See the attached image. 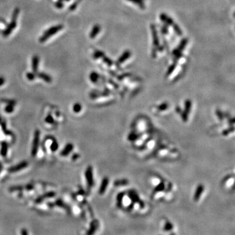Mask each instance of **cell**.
Wrapping results in <instances>:
<instances>
[{"mask_svg": "<svg viewBox=\"0 0 235 235\" xmlns=\"http://www.w3.org/2000/svg\"><path fill=\"white\" fill-rule=\"evenodd\" d=\"M19 13H20V10L18 8L14 9L13 14H12V18H11V22H10V24H8L7 27L6 29L3 32V35L4 37H8L10 34L13 32L14 29L17 27V20L18 17Z\"/></svg>", "mask_w": 235, "mask_h": 235, "instance_id": "6da1fadb", "label": "cell"}, {"mask_svg": "<svg viewBox=\"0 0 235 235\" xmlns=\"http://www.w3.org/2000/svg\"><path fill=\"white\" fill-rule=\"evenodd\" d=\"M63 28V26L62 24L56 25L53 26V27L50 28L46 30L43 34V35L39 38V42L41 43H44L45 41H47L51 36L55 35L56 33L59 32L60 30H62Z\"/></svg>", "mask_w": 235, "mask_h": 235, "instance_id": "7a4b0ae2", "label": "cell"}, {"mask_svg": "<svg viewBox=\"0 0 235 235\" xmlns=\"http://www.w3.org/2000/svg\"><path fill=\"white\" fill-rule=\"evenodd\" d=\"M39 140H40V131L37 130L35 131V133H34V137L32 143L31 154L33 156H35L37 154V151L38 149H39Z\"/></svg>", "mask_w": 235, "mask_h": 235, "instance_id": "3957f363", "label": "cell"}, {"mask_svg": "<svg viewBox=\"0 0 235 235\" xmlns=\"http://www.w3.org/2000/svg\"><path fill=\"white\" fill-rule=\"evenodd\" d=\"M85 176L87 185L89 188H92L93 185V169L91 166H88L86 170Z\"/></svg>", "mask_w": 235, "mask_h": 235, "instance_id": "277c9868", "label": "cell"}, {"mask_svg": "<svg viewBox=\"0 0 235 235\" xmlns=\"http://www.w3.org/2000/svg\"><path fill=\"white\" fill-rule=\"evenodd\" d=\"M28 166V161H22L20 163H19L17 165H14L12 167H11L9 169V171L11 173H14L18 171H20L21 170H23L24 169L26 168Z\"/></svg>", "mask_w": 235, "mask_h": 235, "instance_id": "5b68a950", "label": "cell"}, {"mask_svg": "<svg viewBox=\"0 0 235 235\" xmlns=\"http://www.w3.org/2000/svg\"><path fill=\"white\" fill-rule=\"evenodd\" d=\"M204 191V188L203 185H198V187L197 188L195 195H194L195 201H196V202L199 201L200 199H201V197L203 195Z\"/></svg>", "mask_w": 235, "mask_h": 235, "instance_id": "8992f818", "label": "cell"}, {"mask_svg": "<svg viewBox=\"0 0 235 235\" xmlns=\"http://www.w3.org/2000/svg\"><path fill=\"white\" fill-rule=\"evenodd\" d=\"M73 149H74V146L73 144L68 143L66 145V146L64 147V148L61 151L60 155L63 157H66L72 151H73Z\"/></svg>", "mask_w": 235, "mask_h": 235, "instance_id": "52a82bcc", "label": "cell"}, {"mask_svg": "<svg viewBox=\"0 0 235 235\" xmlns=\"http://www.w3.org/2000/svg\"><path fill=\"white\" fill-rule=\"evenodd\" d=\"M135 130L137 131H146V122L144 120H139L136 123H135Z\"/></svg>", "mask_w": 235, "mask_h": 235, "instance_id": "ba28073f", "label": "cell"}, {"mask_svg": "<svg viewBox=\"0 0 235 235\" xmlns=\"http://www.w3.org/2000/svg\"><path fill=\"white\" fill-rule=\"evenodd\" d=\"M98 226H99V222L96 220H94L92 223H91L90 229L88 230V232L86 233V235H93L95 233H96Z\"/></svg>", "mask_w": 235, "mask_h": 235, "instance_id": "9c48e42d", "label": "cell"}, {"mask_svg": "<svg viewBox=\"0 0 235 235\" xmlns=\"http://www.w3.org/2000/svg\"><path fill=\"white\" fill-rule=\"evenodd\" d=\"M39 58L38 56H34L32 58V70L34 73H37L39 67Z\"/></svg>", "mask_w": 235, "mask_h": 235, "instance_id": "30bf717a", "label": "cell"}, {"mask_svg": "<svg viewBox=\"0 0 235 235\" xmlns=\"http://www.w3.org/2000/svg\"><path fill=\"white\" fill-rule=\"evenodd\" d=\"M108 185V179L107 178H105V179L103 180V181H102L101 184L100 189L99 190V194L101 195L104 194V193L106 191V190H107Z\"/></svg>", "mask_w": 235, "mask_h": 235, "instance_id": "8fae6325", "label": "cell"}, {"mask_svg": "<svg viewBox=\"0 0 235 235\" xmlns=\"http://www.w3.org/2000/svg\"><path fill=\"white\" fill-rule=\"evenodd\" d=\"M234 176L227 177V179H225V180L224 181V183H223L224 184L225 188L227 189H230L231 188H233L234 185Z\"/></svg>", "mask_w": 235, "mask_h": 235, "instance_id": "7c38bea8", "label": "cell"}, {"mask_svg": "<svg viewBox=\"0 0 235 235\" xmlns=\"http://www.w3.org/2000/svg\"><path fill=\"white\" fill-rule=\"evenodd\" d=\"M37 76H38V77L40 78L41 79H42V80H43L46 82L50 83L52 82V78L50 77V76L46 74V73H40L37 74Z\"/></svg>", "mask_w": 235, "mask_h": 235, "instance_id": "4fadbf2b", "label": "cell"}, {"mask_svg": "<svg viewBox=\"0 0 235 235\" xmlns=\"http://www.w3.org/2000/svg\"><path fill=\"white\" fill-rule=\"evenodd\" d=\"M169 151L170 150L168 149V148L161 147L160 148L157 150V155L160 157L166 156V155H168Z\"/></svg>", "mask_w": 235, "mask_h": 235, "instance_id": "5bb4252c", "label": "cell"}, {"mask_svg": "<svg viewBox=\"0 0 235 235\" xmlns=\"http://www.w3.org/2000/svg\"><path fill=\"white\" fill-rule=\"evenodd\" d=\"M7 151H8V145H7V142H3L2 143V147H1V150H0V153H1V155L3 157H5L6 155L7 154Z\"/></svg>", "mask_w": 235, "mask_h": 235, "instance_id": "9a60e30c", "label": "cell"}, {"mask_svg": "<svg viewBox=\"0 0 235 235\" xmlns=\"http://www.w3.org/2000/svg\"><path fill=\"white\" fill-rule=\"evenodd\" d=\"M156 108H157L156 111H157L159 112L164 113L167 112L168 110H169V105L167 103H163L158 106L157 107H156Z\"/></svg>", "mask_w": 235, "mask_h": 235, "instance_id": "2e32d148", "label": "cell"}, {"mask_svg": "<svg viewBox=\"0 0 235 235\" xmlns=\"http://www.w3.org/2000/svg\"><path fill=\"white\" fill-rule=\"evenodd\" d=\"M150 182L151 185H153L154 187L157 186L158 184H160L161 182V180L160 179H159L157 176H154L151 179Z\"/></svg>", "mask_w": 235, "mask_h": 235, "instance_id": "e0dca14e", "label": "cell"}, {"mask_svg": "<svg viewBox=\"0 0 235 235\" xmlns=\"http://www.w3.org/2000/svg\"><path fill=\"white\" fill-rule=\"evenodd\" d=\"M99 29H100V28L99 27V26H95V27L93 28L92 32H91V33H90V37L94 38L95 37H96V35L98 33V32H99Z\"/></svg>", "mask_w": 235, "mask_h": 235, "instance_id": "ac0fdd59", "label": "cell"}, {"mask_svg": "<svg viewBox=\"0 0 235 235\" xmlns=\"http://www.w3.org/2000/svg\"><path fill=\"white\" fill-rule=\"evenodd\" d=\"M73 111L75 113H79L82 111V105L78 103H75L73 107Z\"/></svg>", "mask_w": 235, "mask_h": 235, "instance_id": "d6986e66", "label": "cell"}, {"mask_svg": "<svg viewBox=\"0 0 235 235\" xmlns=\"http://www.w3.org/2000/svg\"><path fill=\"white\" fill-rule=\"evenodd\" d=\"M14 111V105L11 103L8 104V105L5 108V112L7 113H12Z\"/></svg>", "mask_w": 235, "mask_h": 235, "instance_id": "ffe728a7", "label": "cell"}, {"mask_svg": "<svg viewBox=\"0 0 235 235\" xmlns=\"http://www.w3.org/2000/svg\"><path fill=\"white\" fill-rule=\"evenodd\" d=\"M58 142H57L56 141H54L52 142V145H50V150L52 151H56L58 149Z\"/></svg>", "mask_w": 235, "mask_h": 235, "instance_id": "44dd1931", "label": "cell"}, {"mask_svg": "<svg viewBox=\"0 0 235 235\" xmlns=\"http://www.w3.org/2000/svg\"><path fill=\"white\" fill-rule=\"evenodd\" d=\"M90 80L92 81V82H96L99 76H98V75L96 73H92V74L90 75Z\"/></svg>", "mask_w": 235, "mask_h": 235, "instance_id": "7402d4cb", "label": "cell"}, {"mask_svg": "<svg viewBox=\"0 0 235 235\" xmlns=\"http://www.w3.org/2000/svg\"><path fill=\"white\" fill-rule=\"evenodd\" d=\"M26 77H27L29 81H33L34 79H35V75L34 73H30V72H29V73L26 74Z\"/></svg>", "mask_w": 235, "mask_h": 235, "instance_id": "603a6c76", "label": "cell"}, {"mask_svg": "<svg viewBox=\"0 0 235 235\" xmlns=\"http://www.w3.org/2000/svg\"><path fill=\"white\" fill-rule=\"evenodd\" d=\"M45 122H46L48 124H52L53 122H54V119H53V118H52V116L48 115L46 117V118H45Z\"/></svg>", "mask_w": 235, "mask_h": 235, "instance_id": "cb8c5ba5", "label": "cell"}, {"mask_svg": "<svg viewBox=\"0 0 235 235\" xmlns=\"http://www.w3.org/2000/svg\"><path fill=\"white\" fill-rule=\"evenodd\" d=\"M63 3L61 1H58L55 3V7L58 9H62L63 7Z\"/></svg>", "mask_w": 235, "mask_h": 235, "instance_id": "d4e9b609", "label": "cell"}, {"mask_svg": "<svg viewBox=\"0 0 235 235\" xmlns=\"http://www.w3.org/2000/svg\"><path fill=\"white\" fill-rule=\"evenodd\" d=\"M79 3V1H78V0H77V1H76L74 3H73V4H72L71 6H70V7H69V9H70V11H74L76 8H77V5H78V3Z\"/></svg>", "mask_w": 235, "mask_h": 235, "instance_id": "484cf974", "label": "cell"}, {"mask_svg": "<svg viewBox=\"0 0 235 235\" xmlns=\"http://www.w3.org/2000/svg\"><path fill=\"white\" fill-rule=\"evenodd\" d=\"M5 82V79L4 78V77H0V86H2L4 84Z\"/></svg>", "mask_w": 235, "mask_h": 235, "instance_id": "4316f807", "label": "cell"}, {"mask_svg": "<svg viewBox=\"0 0 235 235\" xmlns=\"http://www.w3.org/2000/svg\"><path fill=\"white\" fill-rule=\"evenodd\" d=\"M21 234L22 235H28V233L27 229H22L21 230Z\"/></svg>", "mask_w": 235, "mask_h": 235, "instance_id": "83f0119b", "label": "cell"}, {"mask_svg": "<svg viewBox=\"0 0 235 235\" xmlns=\"http://www.w3.org/2000/svg\"><path fill=\"white\" fill-rule=\"evenodd\" d=\"M101 53L100 52H96V53H95V54H93V56L95 57V58H99V57H100L101 56Z\"/></svg>", "mask_w": 235, "mask_h": 235, "instance_id": "f1b7e54d", "label": "cell"}, {"mask_svg": "<svg viewBox=\"0 0 235 235\" xmlns=\"http://www.w3.org/2000/svg\"><path fill=\"white\" fill-rule=\"evenodd\" d=\"M78 157V154H75L73 156V160H76V159H77Z\"/></svg>", "mask_w": 235, "mask_h": 235, "instance_id": "f546056e", "label": "cell"}, {"mask_svg": "<svg viewBox=\"0 0 235 235\" xmlns=\"http://www.w3.org/2000/svg\"><path fill=\"white\" fill-rule=\"evenodd\" d=\"M2 167H3V166H2V165L1 163H0V172H1V171H2Z\"/></svg>", "mask_w": 235, "mask_h": 235, "instance_id": "4dcf8cb0", "label": "cell"}, {"mask_svg": "<svg viewBox=\"0 0 235 235\" xmlns=\"http://www.w3.org/2000/svg\"><path fill=\"white\" fill-rule=\"evenodd\" d=\"M59 1H61V2H64V1H65V2H69L70 0H59Z\"/></svg>", "mask_w": 235, "mask_h": 235, "instance_id": "1f68e13d", "label": "cell"}, {"mask_svg": "<svg viewBox=\"0 0 235 235\" xmlns=\"http://www.w3.org/2000/svg\"><path fill=\"white\" fill-rule=\"evenodd\" d=\"M1 121H2V118L0 117V123H1Z\"/></svg>", "mask_w": 235, "mask_h": 235, "instance_id": "d6a6232c", "label": "cell"}]
</instances>
